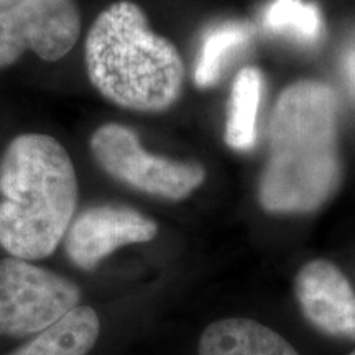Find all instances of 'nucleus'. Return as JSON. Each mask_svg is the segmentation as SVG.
<instances>
[{
  "label": "nucleus",
  "instance_id": "nucleus-1",
  "mask_svg": "<svg viewBox=\"0 0 355 355\" xmlns=\"http://www.w3.org/2000/svg\"><path fill=\"white\" fill-rule=\"evenodd\" d=\"M340 181L337 92L316 79L290 84L270 119L260 206L270 214H309L331 201Z\"/></svg>",
  "mask_w": 355,
  "mask_h": 355
},
{
  "label": "nucleus",
  "instance_id": "nucleus-2",
  "mask_svg": "<svg viewBox=\"0 0 355 355\" xmlns=\"http://www.w3.org/2000/svg\"><path fill=\"white\" fill-rule=\"evenodd\" d=\"M0 245L15 259H46L76 211L78 181L68 152L53 137H17L0 162Z\"/></svg>",
  "mask_w": 355,
  "mask_h": 355
},
{
  "label": "nucleus",
  "instance_id": "nucleus-3",
  "mask_svg": "<svg viewBox=\"0 0 355 355\" xmlns=\"http://www.w3.org/2000/svg\"><path fill=\"white\" fill-rule=\"evenodd\" d=\"M91 83L114 104L159 112L180 99L184 64L170 40L153 33L133 2H115L101 12L86 38Z\"/></svg>",
  "mask_w": 355,
  "mask_h": 355
},
{
  "label": "nucleus",
  "instance_id": "nucleus-4",
  "mask_svg": "<svg viewBox=\"0 0 355 355\" xmlns=\"http://www.w3.org/2000/svg\"><path fill=\"white\" fill-rule=\"evenodd\" d=\"M79 288L21 259L0 260V336L42 332L78 308Z\"/></svg>",
  "mask_w": 355,
  "mask_h": 355
},
{
  "label": "nucleus",
  "instance_id": "nucleus-5",
  "mask_svg": "<svg viewBox=\"0 0 355 355\" xmlns=\"http://www.w3.org/2000/svg\"><path fill=\"white\" fill-rule=\"evenodd\" d=\"M91 152L102 170L115 180L171 201L188 198L206 180L201 165L153 157L141 148L135 132L119 123L97 128Z\"/></svg>",
  "mask_w": 355,
  "mask_h": 355
},
{
  "label": "nucleus",
  "instance_id": "nucleus-6",
  "mask_svg": "<svg viewBox=\"0 0 355 355\" xmlns=\"http://www.w3.org/2000/svg\"><path fill=\"white\" fill-rule=\"evenodd\" d=\"M81 30L73 0H19L0 12V68L15 63L26 50L44 61L68 55Z\"/></svg>",
  "mask_w": 355,
  "mask_h": 355
},
{
  "label": "nucleus",
  "instance_id": "nucleus-7",
  "mask_svg": "<svg viewBox=\"0 0 355 355\" xmlns=\"http://www.w3.org/2000/svg\"><path fill=\"white\" fill-rule=\"evenodd\" d=\"M157 234V222L140 212L101 206L78 216L66 232L64 247L71 261L89 272L117 248L150 242Z\"/></svg>",
  "mask_w": 355,
  "mask_h": 355
},
{
  "label": "nucleus",
  "instance_id": "nucleus-8",
  "mask_svg": "<svg viewBox=\"0 0 355 355\" xmlns=\"http://www.w3.org/2000/svg\"><path fill=\"white\" fill-rule=\"evenodd\" d=\"M295 295L311 326L334 339L355 340V291L339 266L313 260L295 278Z\"/></svg>",
  "mask_w": 355,
  "mask_h": 355
},
{
  "label": "nucleus",
  "instance_id": "nucleus-9",
  "mask_svg": "<svg viewBox=\"0 0 355 355\" xmlns=\"http://www.w3.org/2000/svg\"><path fill=\"white\" fill-rule=\"evenodd\" d=\"M198 355H300L277 331L252 319L229 318L202 332Z\"/></svg>",
  "mask_w": 355,
  "mask_h": 355
},
{
  "label": "nucleus",
  "instance_id": "nucleus-10",
  "mask_svg": "<svg viewBox=\"0 0 355 355\" xmlns=\"http://www.w3.org/2000/svg\"><path fill=\"white\" fill-rule=\"evenodd\" d=\"M99 334L101 321L96 311L91 306H78L8 355H87Z\"/></svg>",
  "mask_w": 355,
  "mask_h": 355
},
{
  "label": "nucleus",
  "instance_id": "nucleus-11",
  "mask_svg": "<svg viewBox=\"0 0 355 355\" xmlns=\"http://www.w3.org/2000/svg\"><path fill=\"white\" fill-rule=\"evenodd\" d=\"M260 97L261 73L252 66L243 68L234 79L225 122V144L237 152H247L255 145Z\"/></svg>",
  "mask_w": 355,
  "mask_h": 355
},
{
  "label": "nucleus",
  "instance_id": "nucleus-12",
  "mask_svg": "<svg viewBox=\"0 0 355 355\" xmlns=\"http://www.w3.org/2000/svg\"><path fill=\"white\" fill-rule=\"evenodd\" d=\"M252 38L250 25L242 21H225L214 25L204 35L194 81L199 87H211L219 81L222 71L235 53L243 50Z\"/></svg>",
  "mask_w": 355,
  "mask_h": 355
},
{
  "label": "nucleus",
  "instance_id": "nucleus-13",
  "mask_svg": "<svg viewBox=\"0 0 355 355\" xmlns=\"http://www.w3.org/2000/svg\"><path fill=\"white\" fill-rule=\"evenodd\" d=\"M263 25L301 43H314L322 33L319 8L304 0H273L263 13Z\"/></svg>",
  "mask_w": 355,
  "mask_h": 355
},
{
  "label": "nucleus",
  "instance_id": "nucleus-14",
  "mask_svg": "<svg viewBox=\"0 0 355 355\" xmlns=\"http://www.w3.org/2000/svg\"><path fill=\"white\" fill-rule=\"evenodd\" d=\"M344 69H345V74H347L350 84L355 86V46H352V50H350L347 53V56H345Z\"/></svg>",
  "mask_w": 355,
  "mask_h": 355
},
{
  "label": "nucleus",
  "instance_id": "nucleus-15",
  "mask_svg": "<svg viewBox=\"0 0 355 355\" xmlns=\"http://www.w3.org/2000/svg\"><path fill=\"white\" fill-rule=\"evenodd\" d=\"M8 2H12V0H0V6H3V3H8Z\"/></svg>",
  "mask_w": 355,
  "mask_h": 355
},
{
  "label": "nucleus",
  "instance_id": "nucleus-16",
  "mask_svg": "<svg viewBox=\"0 0 355 355\" xmlns=\"http://www.w3.org/2000/svg\"><path fill=\"white\" fill-rule=\"evenodd\" d=\"M349 355H355V350H354V352H350V354H349Z\"/></svg>",
  "mask_w": 355,
  "mask_h": 355
}]
</instances>
